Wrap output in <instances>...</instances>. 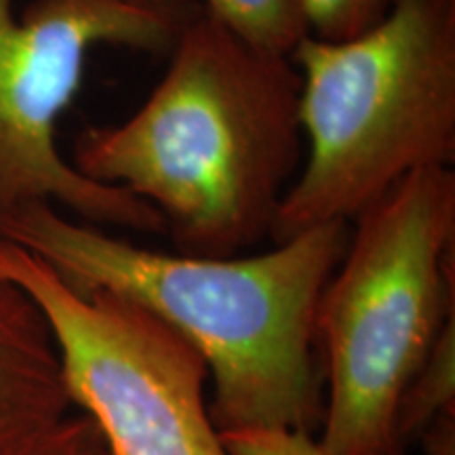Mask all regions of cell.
<instances>
[{"mask_svg":"<svg viewBox=\"0 0 455 455\" xmlns=\"http://www.w3.org/2000/svg\"><path fill=\"white\" fill-rule=\"evenodd\" d=\"M0 238L78 291L121 295L180 333L209 369L220 432L318 435L325 373L316 306L348 247V221L310 228L264 253L203 258L152 251L30 203L0 215Z\"/></svg>","mask_w":455,"mask_h":455,"instance_id":"6da1fadb","label":"cell"},{"mask_svg":"<svg viewBox=\"0 0 455 455\" xmlns=\"http://www.w3.org/2000/svg\"><path fill=\"white\" fill-rule=\"evenodd\" d=\"M299 91L291 57L198 7L150 98L121 124L84 129L72 164L152 204L180 253L243 255L272 238L301 167Z\"/></svg>","mask_w":455,"mask_h":455,"instance_id":"7a4b0ae2","label":"cell"},{"mask_svg":"<svg viewBox=\"0 0 455 455\" xmlns=\"http://www.w3.org/2000/svg\"><path fill=\"white\" fill-rule=\"evenodd\" d=\"M308 141L272 241L348 221L415 171L455 161V0H395L371 30L291 55Z\"/></svg>","mask_w":455,"mask_h":455,"instance_id":"3957f363","label":"cell"},{"mask_svg":"<svg viewBox=\"0 0 455 455\" xmlns=\"http://www.w3.org/2000/svg\"><path fill=\"white\" fill-rule=\"evenodd\" d=\"M350 226L316 306L323 455L401 453L396 405L455 318V173L415 171Z\"/></svg>","mask_w":455,"mask_h":455,"instance_id":"277c9868","label":"cell"},{"mask_svg":"<svg viewBox=\"0 0 455 455\" xmlns=\"http://www.w3.org/2000/svg\"><path fill=\"white\" fill-rule=\"evenodd\" d=\"M0 275L43 310L72 407L98 424L110 455H232L204 398L203 356L161 318L104 289L78 291L4 238Z\"/></svg>","mask_w":455,"mask_h":455,"instance_id":"5b68a950","label":"cell"},{"mask_svg":"<svg viewBox=\"0 0 455 455\" xmlns=\"http://www.w3.org/2000/svg\"><path fill=\"white\" fill-rule=\"evenodd\" d=\"M184 21L124 0H34L15 15L0 0V215L21 204H61L84 224L141 235L167 232L161 213L123 188L93 181L57 150V121L100 44L171 51Z\"/></svg>","mask_w":455,"mask_h":455,"instance_id":"8992f818","label":"cell"},{"mask_svg":"<svg viewBox=\"0 0 455 455\" xmlns=\"http://www.w3.org/2000/svg\"><path fill=\"white\" fill-rule=\"evenodd\" d=\"M72 413L53 331L36 301L0 275V455Z\"/></svg>","mask_w":455,"mask_h":455,"instance_id":"52a82bcc","label":"cell"},{"mask_svg":"<svg viewBox=\"0 0 455 455\" xmlns=\"http://www.w3.org/2000/svg\"><path fill=\"white\" fill-rule=\"evenodd\" d=\"M204 13L251 47L291 57L308 36L304 0H203Z\"/></svg>","mask_w":455,"mask_h":455,"instance_id":"ba28073f","label":"cell"},{"mask_svg":"<svg viewBox=\"0 0 455 455\" xmlns=\"http://www.w3.org/2000/svg\"><path fill=\"white\" fill-rule=\"evenodd\" d=\"M395 0H304L308 36L339 43L371 30L388 15Z\"/></svg>","mask_w":455,"mask_h":455,"instance_id":"9c48e42d","label":"cell"},{"mask_svg":"<svg viewBox=\"0 0 455 455\" xmlns=\"http://www.w3.org/2000/svg\"><path fill=\"white\" fill-rule=\"evenodd\" d=\"M9 455H110L98 424L87 413H68L64 419L17 447Z\"/></svg>","mask_w":455,"mask_h":455,"instance_id":"30bf717a","label":"cell"},{"mask_svg":"<svg viewBox=\"0 0 455 455\" xmlns=\"http://www.w3.org/2000/svg\"><path fill=\"white\" fill-rule=\"evenodd\" d=\"M232 455H323L312 435L291 430H226L221 432Z\"/></svg>","mask_w":455,"mask_h":455,"instance_id":"8fae6325","label":"cell"},{"mask_svg":"<svg viewBox=\"0 0 455 455\" xmlns=\"http://www.w3.org/2000/svg\"><path fill=\"white\" fill-rule=\"evenodd\" d=\"M124 3L138 4V7L156 11V13L167 15L171 20L186 21L201 4L192 3V0H124Z\"/></svg>","mask_w":455,"mask_h":455,"instance_id":"7c38bea8","label":"cell"},{"mask_svg":"<svg viewBox=\"0 0 455 455\" xmlns=\"http://www.w3.org/2000/svg\"><path fill=\"white\" fill-rule=\"evenodd\" d=\"M382 455H407V451H403V453H382Z\"/></svg>","mask_w":455,"mask_h":455,"instance_id":"4fadbf2b","label":"cell"}]
</instances>
